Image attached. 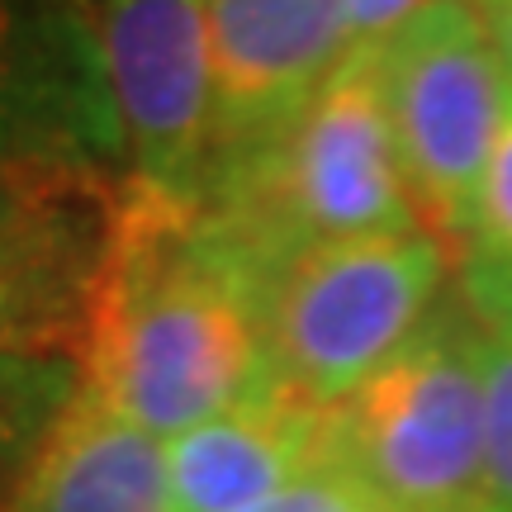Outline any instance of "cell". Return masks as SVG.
I'll list each match as a JSON object with an SVG mask.
<instances>
[{
    "label": "cell",
    "instance_id": "5bb4252c",
    "mask_svg": "<svg viewBox=\"0 0 512 512\" xmlns=\"http://www.w3.org/2000/svg\"><path fill=\"white\" fill-rule=\"evenodd\" d=\"M484 489L489 503L512 512V347H484Z\"/></svg>",
    "mask_w": 512,
    "mask_h": 512
},
{
    "label": "cell",
    "instance_id": "2e32d148",
    "mask_svg": "<svg viewBox=\"0 0 512 512\" xmlns=\"http://www.w3.org/2000/svg\"><path fill=\"white\" fill-rule=\"evenodd\" d=\"M437 0H342V34H347V48H375L384 38H394L408 24L418 19L422 10H432Z\"/></svg>",
    "mask_w": 512,
    "mask_h": 512
},
{
    "label": "cell",
    "instance_id": "7a4b0ae2",
    "mask_svg": "<svg viewBox=\"0 0 512 512\" xmlns=\"http://www.w3.org/2000/svg\"><path fill=\"white\" fill-rule=\"evenodd\" d=\"M204 204L271 275L323 242L422 228L384 110L380 48H351L271 143L209 181Z\"/></svg>",
    "mask_w": 512,
    "mask_h": 512
},
{
    "label": "cell",
    "instance_id": "277c9868",
    "mask_svg": "<svg viewBox=\"0 0 512 512\" xmlns=\"http://www.w3.org/2000/svg\"><path fill=\"white\" fill-rule=\"evenodd\" d=\"M451 247L427 228L323 242L271 275L275 375L304 399L342 403L441 309Z\"/></svg>",
    "mask_w": 512,
    "mask_h": 512
},
{
    "label": "cell",
    "instance_id": "52a82bcc",
    "mask_svg": "<svg viewBox=\"0 0 512 512\" xmlns=\"http://www.w3.org/2000/svg\"><path fill=\"white\" fill-rule=\"evenodd\" d=\"M38 176L124 181L91 53L48 0H0V190Z\"/></svg>",
    "mask_w": 512,
    "mask_h": 512
},
{
    "label": "cell",
    "instance_id": "9c48e42d",
    "mask_svg": "<svg viewBox=\"0 0 512 512\" xmlns=\"http://www.w3.org/2000/svg\"><path fill=\"white\" fill-rule=\"evenodd\" d=\"M119 181L38 176L0 190V356H76Z\"/></svg>",
    "mask_w": 512,
    "mask_h": 512
},
{
    "label": "cell",
    "instance_id": "9a60e30c",
    "mask_svg": "<svg viewBox=\"0 0 512 512\" xmlns=\"http://www.w3.org/2000/svg\"><path fill=\"white\" fill-rule=\"evenodd\" d=\"M247 512H384V508L328 451V460H318L313 470H304L299 479H290L285 489H275L271 498H261Z\"/></svg>",
    "mask_w": 512,
    "mask_h": 512
},
{
    "label": "cell",
    "instance_id": "8fae6325",
    "mask_svg": "<svg viewBox=\"0 0 512 512\" xmlns=\"http://www.w3.org/2000/svg\"><path fill=\"white\" fill-rule=\"evenodd\" d=\"M15 512H171L166 441L76 389L24 475Z\"/></svg>",
    "mask_w": 512,
    "mask_h": 512
},
{
    "label": "cell",
    "instance_id": "5b68a950",
    "mask_svg": "<svg viewBox=\"0 0 512 512\" xmlns=\"http://www.w3.org/2000/svg\"><path fill=\"white\" fill-rule=\"evenodd\" d=\"M375 48L418 219L451 247L512 114V81L460 0H437Z\"/></svg>",
    "mask_w": 512,
    "mask_h": 512
},
{
    "label": "cell",
    "instance_id": "7c38bea8",
    "mask_svg": "<svg viewBox=\"0 0 512 512\" xmlns=\"http://www.w3.org/2000/svg\"><path fill=\"white\" fill-rule=\"evenodd\" d=\"M451 271L465 313L494 342L512 347V114L498 133L470 219L451 242Z\"/></svg>",
    "mask_w": 512,
    "mask_h": 512
},
{
    "label": "cell",
    "instance_id": "6da1fadb",
    "mask_svg": "<svg viewBox=\"0 0 512 512\" xmlns=\"http://www.w3.org/2000/svg\"><path fill=\"white\" fill-rule=\"evenodd\" d=\"M76 366L95 403L176 441L280 380L271 271L204 200L124 176Z\"/></svg>",
    "mask_w": 512,
    "mask_h": 512
},
{
    "label": "cell",
    "instance_id": "4fadbf2b",
    "mask_svg": "<svg viewBox=\"0 0 512 512\" xmlns=\"http://www.w3.org/2000/svg\"><path fill=\"white\" fill-rule=\"evenodd\" d=\"M76 389V356H0V512H15L24 475Z\"/></svg>",
    "mask_w": 512,
    "mask_h": 512
},
{
    "label": "cell",
    "instance_id": "3957f363",
    "mask_svg": "<svg viewBox=\"0 0 512 512\" xmlns=\"http://www.w3.org/2000/svg\"><path fill=\"white\" fill-rule=\"evenodd\" d=\"M484 347L465 304L328 408V451L384 512H470L484 489Z\"/></svg>",
    "mask_w": 512,
    "mask_h": 512
},
{
    "label": "cell",
    "instance_id": "ac0fdd59",
    "mask_svg": "<svg viewBox=\"0 0 512 512\" xmlns=\"http://www.w3.org/2000/svg\"><path fill=\"white\" fill-rule=\"evenodd\" d=\"M470 512H508V508H498V503H479V508H470Z\"/></svg>",
    "mask_w": 512,
    "mask_h": 512
},
{
    "label": "cell",
    "instance_id": "e0dca14e",
    "mask_svg": "<svg viewBox=\"0 0 512 512\" xmlns=\"http://www.w3.org/2000/svg\"><path fill=\"white\" fill-rule=\"evenodd\" d=\"M460 5H470V15L479 19L489 48H494V57L503 62V72L512 81V0H460Z\"/></svg>",
    "mask_w": 512,
    "mask_h": 512
},
{
    "label": "cell",
    "instance_id": "ba28073f",
    "mask_svg": "<svg viewBox=\"0 0 512 512\" xmlns=\"http://www.w3.org/2000/svg\"><path fill=\"white\" fill-rule=\"evenodd\" d=\"M204 29L214 91L209 181H219L323 91L351 48L342 0H204Z\"/></svg>",
    "mask_w": 512,
    "mask_h": 512
},
{
    "label": "cell",
    "instance_id": "8992f818",
    "mask_svg": "<svg viewBox=\"0 0 512 512\" xmlns=\"http://www.w3.org/2000/svg\"><path fill=\"white\" fill-rule=\"evenodd\" d=\"M76 29L133 181L204 200L214 91L204 0H48Z\"/></svg>",
    "mask_w": 512,
    "mask_h": 512
},
{
    "label": "cell",
    "instance_id": "30bf717a",
    "mask_svg": "<svg viewBox=\"0 0 512 512\" xmlns=\"http://www.w3.org/2000/svg\"><path fill=\"white\" fill-rule=\"evenodd\" d=\"M318 460H328V408L271 380L166 441L171 512H247Z\"/></svg>",
    "mask_w": 512,
    "mask_h": 512
}]
</instances>
